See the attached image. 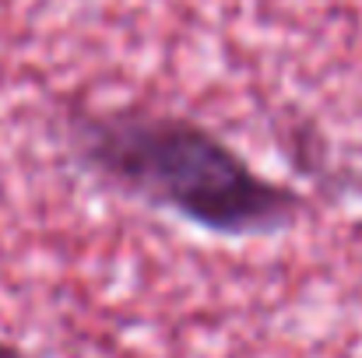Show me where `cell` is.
Returning <instances> with one entry per match:
<instances>
[{
    "instance_id": "6da1fadb",
    "label": "cell",
    "mask_w": 362,
    "mask_h": 358,
    "mask_svg": "<svg viewBox=\"0 0 362 358\" xmlns=\"http://www.w3.org/2000/svg\"><path fill=\"white\" fill-rule=\"evenodd\" d=\"M60 137L103 186L215 236H274L306 211L296 186L264 176L222 133L180 113L67 106Z\"/></svg>"
},
{
    "instance_id": "7a4b0ae2",
    "label": "cell",
    "mask_w": 362,
    "mask_h": 358,
    "mask_svg": "<svg viewBox=\"0 0 362 358\" xmlns=\"http://www.w3.org/2000/svg\"><path fill=\"white\" fill-rule=\"evenodd\" d=\"M0 358H28L21 348H14V345H7V341H0Z\"/></svg>"
}]
</instances>
